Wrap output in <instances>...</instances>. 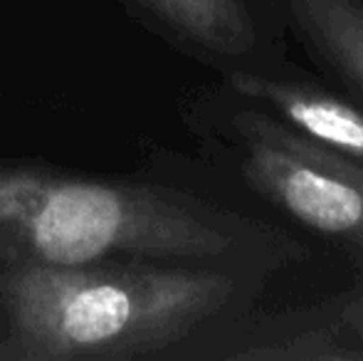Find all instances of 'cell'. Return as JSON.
Returning a JSON list of instances; mask_svg holds the SVG:
<instances>
[{"mask_svg": "<svg viewBox=\"0 0 363 361\" xmlns=\"http://www.w3.org/2000/svg\"><path fill=\"white\" fill-rule=\"evenodd\" d=\"M225 84L238 99L257 104L291 129L363 164V106L334 91L294 79L282 67L233 70Z\"/></svg>", "mask_w": 363, "mask_h": 361, "instance_id": "5b68a950", "label": "cell"}, {"mask_svg": "<svg viewBox=\"0 0 363 361\" xmlns=\"http://www.w3.org/2000/svg\"><path fill=\"white\" fill-rule=\"evenodd\" d=\"M304 45L363 101V0H282Z\"/></svg>", "mask_w": 363, "mask_h": 361, "instance_id": "52a82bcc", "label": "cell"}, {"mask_svg": "<svg viewBox=\"0 0 363 361\" xmlns=\"http://www.w3.org/2000/svg\"><path fill=\"white\" fill-rule=\"evenodd\" d=\"M274 272L166 260L0 265V361L173 357L181 344L238 322Z\"/></svg>", "mask_w": 363, "mask_h": 361, "instance_id": "6da1fadb", "label": "cell"}, {"mask_svg": "<svg viewBox=\"0 0 363 361\" xmlns=\"http://www.w3.org/2000/svg\"><path fill=\"white\" fill-rule=\"evenodd\" d=\"M235 344L213 352L218 359H319L354 361L363 359V344L351 332L344 317V302L314 307L304 314H291L287 322L262 324L255 332L230 339Z\"/></svg>", "mask_w": 363, "mask_h": 361, "instance_id": "8992f818", "label": "cell"}, {"mask_svg": "<svg viewBox=\"0 0 363 361\" xmlns=\"http://www.w3.org/2000/svg\"><path fill=\"white\" fill-rule=\"evenodd\" d=\"M186 52L225 72L282 67L277 28L255 0H136Z\"/></svg>", "mask_w": 363, "mask_h": 361, "instance_id": "277c9868", "label": "cell"}, {"mask_svg": "<svg viewBox=\"0 0 363 361\" xmlns=\"http://www.w3.org/2000/svg\"><path fill=\"white\" fill-rule=\"evenodd\" d=\"M223 134L255 193L314 235L363 257L361 161L299 134L250 101L228 111Z\"/></svg>", "mask_w": 363, "mask_h": 361, "instance_id": "3957f363", "label": "cell"}, {"mask_svg": "<svg viewBox=\"0 0 363 361\" xmlns=\"http://www.w3.org/2000/svg\"><path fill=\"white\" fill-rule=\"evenodd\" d=\"M304 252L279 228L176 188L0 166V265L166 260L279 270Z\"/></svg>", "mask_w": 363, "mask_h": 361, "instance_id": "7a4b0ae2", "label": "cell"}, {"mask_svg": "<svg viewBox=\"0 0 363 361\" xmlns=\"http://www.w3.org/2000/svg\"><path fill=\"white\" fill-rule=\"evenodd\" d=\"M264 3H272V5H277V8H279V3H282V0H264Z\"/></svg>", "mask_w": 363, "mask_h": 361, "instance_id": "ba28073f", "label": "cell"}]
</instances>
